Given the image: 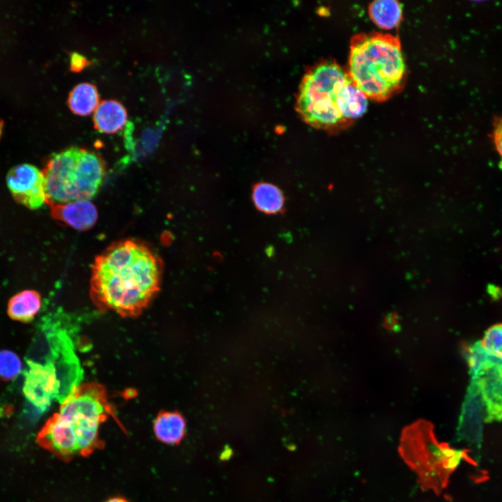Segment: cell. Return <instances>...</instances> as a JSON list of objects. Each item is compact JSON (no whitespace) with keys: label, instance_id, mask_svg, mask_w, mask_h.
I'll return each mask as SVG.
<instances>
[{"label":"cell","instance_id":"7","mask_svg":"<svg viewBox=\"0 0 502 502\" xmlns=\"http://www.w3.org/2000/svg\"><path fill=\"white\" fill-rule=\"evenodd\" d=\"M469 362L472 390L481 401L485 420H502V358L476 343L469 350Z\"/></svg>","mask_w":502,"mask_h":502},{"label":"cell","instance_id":"18","mask_svg":"<svg viewBox=\"0 0 502 502\" xmlns=\"http://www.w3.org/2000/svg\"><path fill=\"white\" fill-rule=\"evenodd\" d=\"M22 361L10 350L0 351V378L5 380L15 379L22 372Z\"/></svg>","mask_w":502,"mask_h":502},{"label":"cell","instance_id":"13","mask_svg":"<svg viewBox=\"0 0 502 502\" xmlns=\"http://www.w3.org/2000/svg\"><path fill=\"white\" fill-rule=\"evenodd\" d=\"M186 422L177 411H162L153 423L155 436L160 441L169 445H178L185 435Z\"/></svg>","mask_w":502,"mask_h":502},{"label":"cell","instance_id":"10","mask_svg":"<svg viewBox=\"0 0 502 502\" xmlns=\"http://www.w3.org/2000/svg\"><path fill=\"white\" fill-rule=\"evenodd\" d=\"M483 418L485 420L481 401L471 390L462 409L457 432V440L464 441L479 450L482 441Z\"/></svg>","mask_w":502,"mask_h":502},{"label":"cell","instance_id":"2","mask_svg":"<svg viewBox=\"0 0 502 502\" xmlns=\"http://www.w3.org/2000/svg\"><path fill=\"white\" fill-rule=\"evenodd\" d=\"M109 416L121 426L102 385L76 386L40 432L39 443L66 461L88 457L104 446L99 427Z\"/></svg>","mask_w":502,"mask_h":502},{"label":"cell","instance_id":"4","mask_svg":"<svg viewBox=\"0 0 502 502\" xmlns=\"http://www.w3.org/2000/svg\"><path fill=\"white\" fill-rule=\"evenodd\" d=\"M347 70L368 98L388 100L402 89L406 75L398 36L377 31L353 35Z\"/></svg>","mask_w":502,"mask_h":502},{"label":"cell","instance_id":"9","mask_svg":"<svg viewBox=\"0 0 502 502\" xmlns=\"http://www.w3.org/2000/svg\"><path fill=\"white\" fill-rule=\"evenodd\" d=\"M61 383L52 363H27L23 393L35 407L44 411L59 393Z\"/></svg>","mask_w":502,"mask_h":502},{"label":"cell","instance_id":"23","mask_svg":"<svg viewBox=\"0 0 502 502\" xmlns=\"http://www.w3.org/2000/svg\"><path fill=\"white\" fill-rule=\"evenodd\" d=\"M3 126V123L2 121H1V122H0V137H1V133H2Z\"/></svg>","mask_w":502,"mask_h":502},{"label":"cell","instance_id":"11","mask_svg":"<svg viewBox=\"0 0 502 502\" xmlns=\"http://www.w3.org/2000/svg\"><path fill=\"white\" fill-rule=\"evenodd\" d=\"M51 216L75 229H91L98 219V211L89 200H77L50 204Z\"/></svg>","mask_w":502,"mask_h":502},{"label":"cell","instance_id":"5","mask_svg":"<svg viewBox=\"0 0 502 502\" xmlns=\"http://www.w3.org/2000/svg\"><path fill=\"white\" fill-rule=\"evenodd\" d=\"M42 171L50 205L93 198L105 178V166L96 153L73 146L52 155Z\"/></svg>","mask_w":502,"mask_h":502},{"label":"cell","instance_id":"16","mask_svg":"<svg viewBox=\"0 0 502 502\" xmlns=\"http://www.w3.org/2000/svg\"><path fill=\"white\" fill-rule=\"evenodd\" d=\"M368 13L378 26L391 29L399 25L402 19V6L395 0H376L368 6Z\"/></svg>","mask_w":502,"mask_h":502},{"label":"cell","instance_id":"22","mask_svg":"<svg viewBox=\"0 0 502 502\" xmlns=\"http://www.w3.org/2000/svg\"><path fill=\"white\" fill-rule=\"evenodd\" d=\"M105 502H129V501L122 497H113V498L108 499Z\"/></svg>","mask_w":502,"mask_h":502},{"label":"cell","instance_id":"15","mask_svg":"<svg viewBox=\"0 0 502 502\" xmlns=\"http://www.w3.org/2000/svg\"><path fill=\"white\" fill-rule=\"evenodd\" d=\"M99 93L96 86L89 82L75 86L69 93L68 105L74 114L87 116L94 112L100 103Z\"/></svg>","mask_w":502,"mask_h":502},{"label":"cell","instance_id":"8","mask_svg":"<svg viewBox=\"0 0 502 502\" xmlns=\"http://www.w3.org/2000/svg\"><path fill=\"white\" fill-rule=\"evenodd\" d=\"M6 185L13 199L28 208L37 209L47 202L44 174L33 165L11 168L6 175Z\"/></svg>","mask_w":502,"mask_h":502},{"label":"cell","instance_id":"14","mask_svg":"<svg viewBox=\"0 0 502 502\" xmlns=\"http://www.w3.org/2000/svg\"><path fill=\"white\" fill-rule=\"evenodd\" d=\"M252 200L256 208L267 215L284 212L285 198L282 191L268 182H259L252 186Z\"/></svg>","mask_w":502,"mask_h":502},{"label":"cell","instance_id":"19","mask_svg":"<svg viewBox=\"0 0 502 502\" xmlns=\"http://www.w3.org/2000/svg\"><path fill=\"white\" fill-rule=\"evenodd\" d=\"M481 344L489 353L502 358V324L491 327Z\"/></svg>","mask_w":502,"mask_h":502},{"label":"cell","instance_id":"1","mask_svg":"<svg viewBox=\"0 0 502 502\" xmlns=\"http://www.w3.org/2000/svg\"><path fill=\"white\" fill-rule=\"evenodd\" d=\"M162 269L160 257L144 243L116 242L95 258L90 297L99 310L137 317L160 291Z\"/></svg>","mask_w":502,"mask_h":502},{"label":"cell","instance_id":"3","mask_svg":"<svg viewBox=\"0 0 502 502\" xmlns=\"http://www.w3.org/2000/svg\"><path fill=\"white\" fill-rule=\"evenodd\" d=\"M367 99L354 84L347 68L326 59L309 68L303 77L296 107L310 126L335 132L364 114Z\"/></svg>","mask_w":502,"mask_h":502},{"label":"cell","instance_id":"6","mask_svg":"<svg viewBox=\"0 0 502 502\" xmlns=\"http://www.w3.org/2000/svg\"><path fill=\"white\" fill-rule=\"evenodd\" d=\"M399 452L417 474L421 489L432 490L437 494L446 488L450 475L467 457L464 450H455L447 443H439L432 425L423 420L403 430Z\"/></svg>","mask_w":502,"mask_h":502},{"label":"cell","instance_id":"12","mask_svg":"<svg viewBox=\"0 0 502 502\" xmlns=\"http://www.w3.org/2000/svg\"><path fill=\"white\" fill-rule=\"evenodd\" d=\"M128 114L125 107L118 100H105L100 102L93 113L94 128L105 134H115L125 126Z\"/></svg>","mask_w":502,"mask_h":502},{"label":"cell","instance_id":"21","mask_svg":"<svg viewBox=\"0 0 502 502\" xmlns=\"http://www.w3.org/2000/svg\"><path fill=\"white\" fill-rule=\"evenodd\" d=\"M89 64L88 59L83 55L74 52L70 59V68L73 72H79Z\"/></svg>","mask_w":502,"mask_h":502},{"label":"cell","instance_id":"20","mask_svg":"<svg viewBox=\"0 0 502 502\" xmlns=\"http://www.w3.org/2000/svg\"><path fill=\"white\" fill-rule=\"evenodd\" d=\"M492 139L502 164V117L497 118L494 122Z\"/></svg>","mask_w":502,"mask_h":502},{"label":"cell","instance_id":"17","mask_svg":"<svg viewBox=\"0 0 502 502\" xmlns=\"http://www.w3.org/2000/svg\"><path fill=\"white\" fill-rule=\"evenodd\" d=\"M41 307L40 294L34 290H24L11 298L8 312L12 319L29 321L39 312Z\"/></svg>","mask_w":502,"mask_h":502}]
</instances>
